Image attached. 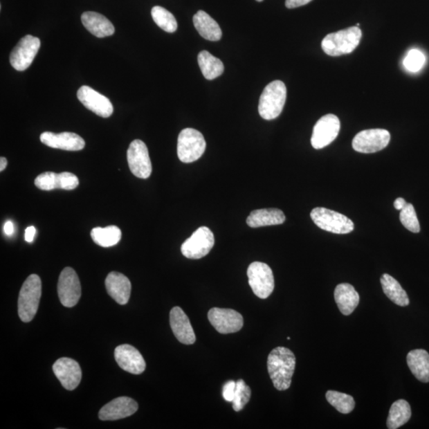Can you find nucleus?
I'll use <instances>...</instances> for the list:
<instances>
[{"label": "nucleus", "instance_id": "nucleus-1", "mask_svg": "<svg viewBox=\"0 0 429 429\" xmlns=\"http://www.w3.org/2000/svg\"><path fill=\"white\" fill-rule=\"evenodd\" d=\"M295 367L296 357L286 347H277L268 356V372L277 390H286L291 387Z\"/></svg>", "mask_w": 429, "mask_h": 429}, {"label": "nucleus", "instance_id": "nucleus-2", "mask_svg": "<svg viewBox=\"0 0 429 429\" xmlns=\"http://www.w3.org/2000/svg\"><path fill=\"white\" fill-rule=\"evenodd\" d=\"M361 39V30L352 26L327 35L322 41V50L331 57L348 55L356 49Z\"/></svg>", "mask_w": 429, "mask_h": 429}, {"label": "nucleus", "instance_id": "nucleus-3", "mask_svg": "<svg viewBox=\"0 0 429 429\" xmlns=\"http://www.w3.org/2000/svg\"><path fill=\"white\" fill-rule=\"evenodd\" d=\"M286 86L281 80L268 84L262 92L259 112L262 119L272 120L281 115L286 101Z\"/></svg>", "mask_w": 429, "mask_h": 429}, {"label": "nucleus", "instance_id": "nucleus-4", "mask_svg": "<svg viewBox=\"0 0 429 429\" xmlns=\"http://www.w3.org/2000/svg\"><path fill=\"white\" fill-rule=\"evenodd\" d=\"M42 296V282L37 275H31L21 288L18 312L21 321L28 323L34 319L39 309Z\"/></svg>", "mask_w": 429, "mask_h": 429}, {"label": "nucleus", "instance_id": "nucleus-5", "mask_svg": "<svg viewBox=\"0 0 429 429\" xmlns=\"http://www.w3.org/2000/svg\"><path fill=\"white\" fill-rule=\"evenodd\" d=\"M314 223L326 232L345 235L355 229V225L345 214L325 208H315L310 214Z\"/></svg>", "mask_w": 429, "mask_h": 429}, {"label": "nucleus", "instance_id": "nucleus-6", "mask_svg": "<svg viewBox=\"0 0 429 429\" xmlns=\"http://www.w3.org/2000/svg\"><path fill=\"white\" fill-rule=\"evenodd\" d=\"M206 149V139L200 131L192 128L181 131L178 139V156L181 162H196L205 153Z\"/></svg>", "mask_w": 429, "mask_h": 429}, {"label": "nucleus", "instance_id": "nucleus-7", "mask_svg": "<svg viewBox=\"0 0 429 429\" xmlns=\"http://www.w3.org/2000/svg\"><path fill=\"white\" fill-rule=\"evenodd\" d=\"M248 282L257 298L266 299L275 289V277L271 268L264 262H255L248 269Z\"/></svg>", "mask_w": 429, "mask_h": 429}, {"label": "nucleus", "instance_id": "nucleus-8", "mask_svg": "<svg viewBox=\"0 0 429 429\" xmlns=\"http://www.w3.org/2000/svg\"><path fill=\"white\" fill-rule=\"evenodd\" d=\"M214 244V235L207 227H201L181 245V253L187 259H200L211 251Z\"/></svg>", "mask_w": 429, "mask_h": 429}, {"label": "nucleus", "instance_id": "nucleus-9", "mask_svg": "<svg viewBox=\"0 0 429 429\" xmlns=\"http://www.w3.org/2000/svg\"><path fill=\"white\" fill-rule=\"evenodd\" d=\"M390 134L384 129H369L357 134L352 141L353 149L363 154L376 153L388 146Z\"/></svg>", "mask_w": 429, "mask_h": 429}, {"label": "nucleus", "instance_id": "nucleus-10", "mask_svg": "<svg viewBox=\"0 0 429 429\" xmlns=\"http://www.w3.org/2000/svg\"><path fill=\"white\" fill-rule=\"evenodd\" d=\"M40 46L41 42L39 37L30 35H26L10 53V64L17 71H26L35 60Z\"/></svg>", "mask_w": 429, "mask_h": 429}, {"label": "nucleus", "instance_id": "nucleus-11", "mask_svg": "<svg viewBox=\"0 0 429 429\" xmlns=\"http://www.w3.org/2000/svg\"><path fill=\"white\" fill-rule=\"evenodd\" d=\"M57 292L59 299L64 307L72 308L78 303L82 296V286L77 273L73 268H64L61 273Z\"/></svg>", "mask_w": 429, "mask_h": 429}, {"label": "nucleus", "instance_id": "nucleus-12", "mask_svg": "<svg viewBox=\"0 0 429 429\" xmlns=\"http://www.w3.org/2000/svg\"><path fill=\"white\" fill-rule=\"evenodd\" d=\"M129 168L138 179H147L152 173L148 148L143 141L136 139L129 147L127 153Z\"/></svg>", "mask_w": 429, "mask_h": 429}, {"label": "nucleus", "instance_id": "nucleus-13", "mask_svg": "<svg viewBox=\"0 0 429 429\" xmlns=\"http://www.w3.org/2000/svg\"><path fill=\"white\" fill-rule=\"evenodd\" d=\"M340 130V121L335 115L329 114L316 123L311 143L314 149H320L329 146L335 140Z\"/></svg>", "mask_w": 429, "mask_h": 429}, {"label": "nucleus", "instance_id": "nucleus-14", "mask_svg": "<svg viewBox=\"0 0 429 429\" xmlns=\"http://www.w3.org/2000/svg\"><path fill=\"white\" fill-rule=\"evenodd\" d=\"M208 318L221 334H235L242 329L244 326L243 316L233 309L213 308L209 310Z\"/></svg>", "mask_w": 429, "mask_h": 429}, {"label": "nucleus", "instance_id": "nucleus-15", "mask_svg": "<svg viewBox=\"0 0 429 429\" xmlns=\"http://www.w3.org/2000/svg\"><path fill=\"white\" fill-rule=\"evenodd\" d=\"M77 98L86 109L100 117L109 118L113 114V105L110 100L89 86L84 85L80 88Z\"/></svg>", "mask_w": 429, "mask_h": 429}, {"label": "nucleus", "instance_id": "nucleus-16", "mask_svg": "<svg viewBox=\"0 0 429 429\" xmlns=\"http://www.w3.org/2000/svg\"><path fill=\"white\" fill-rule=\"evenodd\" d=\"M53 371L63 387L67 390L76 389L82 381V369L78 363L72 358H59L53 364Z\"/></svg>", "mask_w": 429, "mask_h": 429}, {"label": "nucleus", "instance_id": "nucleus-17", "mask_svg": "<svg viewBox=\"0 0 429 429\" xmlns=\"http://www.w3.org/2000/svg\"><path fill=\"white\" fill-rule=\"evenodd\" d=\"M138 409L137 402L127 396L112 400L99 412V418L101 421H116L122 419L136 414Z\"/></svg>", "mask_w": 429, "mask_h": 429}, {"label": "nucleus", "instance_id": "nucleus-18", "mask_svg": "<svg viewBox=\"0 0 429 429\" xmlns=\"http://www.w3.org/2000/svg\"><path fill=\"white\" fill-rule=\"evenodd\" d=\"M116 360L123 371L133 374H140L146 369L141 353L131 345H123L117 347L115 350Z\"/></svg>", "mask_w": 429, "mask_h": 429}, {"label": "nucleus", "instance_id": "nucleus-19", "mask_svg": "<svg viewBox=\"0 0 429 429\" xmlns=\"http://www.w3.org/2000/svg\"><path fill=\"white\" fill-rule=\"evenodd\" d=\"M40 140L47 147L69 150V152H78L85 147L84 139L77 134L72 132L55 134L46 131L42 134Z\"/></svg>", "mask_w": 429, "mask_h": 429}, {"label": "nucleus", "instance_id": "nucleus-20", "mask_svg": "<svg viewBox=\"0 0 429 429\" xmlns=\"http://www.w3.org/2000/svg\"><path fill=\"white\" fill-rule=\"evenodd\" d=\"M170 321L172 331L179 342L185 345H191L196 342L195 332L190 320L180 307L172 309Z\"/></svg>", "mask_w": 429, "mask_h": 429}, {"label": "nucleus", "instance_id": "nucleus-21", "mask_svg": "<svg viewBox=\"0 0 429 429\" xmlns=\"http://www.w3.org/2000/svg\"><path fill=\"white\" fill-rule=\"evenodd\" d=\"M107 293L118 304L125 305L131 297V283L122 273L111 272L105 280Z\"/></svg>", "mask_w": 429, "mask_h": 429}, {"label": "nucleus", "instance_id": "nucleus-22", "mask_svg": "<svg viewBox=\"0 0 429 429\" xmlns=\"http://www.w3.org/2000/svg\"><path fill=\"white\" fill-rule=\"evenodd\" d=\"M334 297L338 308L345 316L351 315L360 300L356 289L348 283L338 285L335 289Z\"/></svg>", "mask_w": 429, "mask_h": 429}, {"label": "nucleus", "instance_id": "nucleus-23", "mask_svg": "<svg viewBox=\"0 0 429 429\" xmlns=\"http://www.w3.org/2000/svg\"><path fill=\"white\" fill-rule=\"evenodd\" d=\"M82 24L91 34L98 37L113 35L115 28L110 20L98 12H87L82 15Z\"/></svg>", "mask_w": 429, "mask_h": 429}, {"label": "nucleus", "instance_id": "nucleus-24", "mask_svg": "<svg viewBox=\"0 0 429 429\" xmlns=\"http://www.w3.org/2000/svg\"><path fill=\"white\" fill-rule=\"evenodd\" d=\"M285 221V214L277 208L257 209L251 212L246 219V223L253 228L279 225Z\"/></svg>", "mask_w": 429, "mask_h": 429}, {"label": "nucleus", "instance_id": "nucleus-25", "mask_svg": "<svg viewBox=\"0 0 429 429\" xmlns=\"http://www.w3.org/2000/svg\"><path fill=\"white\" fill-rule=\"evenodd\" d=\"M193 24L203 39L212 42L221 39L222 30L219 24L203 10H199L193 16Z\"/></svg>", "mask_w": 429, "mask_h": 429}, {"label": "nucleus", "instance_id": "nucleus-26", "mask_svg": "<svg viewBox=\"0 0 429 429\" xmlns=\"http://www.w3.org/2000/svg\"><path fill=\"white\" fill-rule=\"evenodd\" d=\"M407 364L412 374L423 383H429V354L423 349L408 353Z\"/></svg>", "mask_w": 429, "mask_h": 429}, {"label": "nucleus", "instance_id": "nucleus-27", "mask_svg": "<svg viewBox=\"0 0 429 429\" xmlns=\"http://www.w3.org/2000/svg\"><path fill=\"white\" fill-rule=\"evenodd\" d=\"M380 282L385 296L391 302L401 307H405L410 304V299L406 291L392 276L388 273H384L380 279Z\"/></svg>", "mask_w": 429, "mask_h": 429}, {"label": "nucleus", "instance_id": "nucleus-28", "mask_svg": "<svg viewBox=\"0 0 429 429\" xmlns=\"http://www.w3.org/2000/svg\"><path fill=\"white\" fill-rule=\"evenodd\" d=\"M411 407L409 402L400 399L391 405L386 425L389 429H396L410 420Z\"/></svg>", "mask_w": 429, "mask_h": 429}, {"label": "nucleus", "instance_id": "nucleus-29", "mask_svg": "<svg viewBox=\"0 0 429 429\" xmlns=\"http://www.w3.org/2000/svg\"><path fill=\"white\" fill-rule=\"evenodd\" d=\"M198 64L207 80H212L221 77L224 71L223 62L210 53L203 51L198 55Z\"/></svg>", "mask_w": 429, "mask_h": 429}, {"label": "nucleus", "instance_id": "nucleus-30", "mask_svg": "<svg viewBox=\"0 0 429 429\" xmlns=\"http://www.w3.org/2000/svg\"><path fill=\"white\" fill-rule=\"evenodd\" d=\"M94 243L102 248H110L120 243L122 237L121 230L112 225L106 228H95L91 232Z\"/></svg>", "mask_w": 429, "mask_h": 429}, {"label": "nucleus", "instance_id": "nucleus-31", "mask_svg": "<svg viewBox=\"0 0 429 429\" xmlns=\"http://www.w3.org/2000/svg\"><path fill=\"white\" fill-rule=\"evenodd\" d=\"M326 399L343 414H350L356 407V401L352 396L338 391L329 390L326 393Z\"/></svg>", "mask_w": 429, "mask_h": 429}, {"label": "nucleus", "instance_id": "nucleus-32", "mask_svg": "<svg viewBox=\"0 0 429 429\" xmlns=\"http://www.w3.org/2000/svg\"><path fill=\"white\" fill-rule=\"evenodd\" d=\"M152 15L154 23L165 32L174 33L178 29V23L174 16L164 8L154 7L152 10Z\"/></svg>", "mask_w": 429, "mask_h": 429}, {"label": "nucleus", "instance_id": "nucleus-33", "mask_svg": "<svg viewBox=\"0 0 429 429\" xmlns=\"http://www.w3.org/2000/svg\"><path fill=\"white\" fill-rule=\"evenodd\" d=\"M251 396V390L243 379L236 382V389L232 401L233 410L239 412L248 403Z\"/></svg>", "mask_w": 429, "mask_h": 429}, {"label": "nucleus", "instance_id": "nucleus-34", "mask_svg": "<svg viewBox=\"0 0 429 429\" xmlns=\"http://www.w3.org/2000/svg\"><path fill=\"white\" fill-rule=\"evenodd\" d=\"M400 221L403 226L411 232L419 233L421 226L415 208L412 203H408L400 212Z\"/></svg>", "mask_w": 429, "mask_h": 429}, {"label": "nucleus", "instance_id": "nucleus-35", "mask_svg": "<svg viewBox=\"0 0 429 429\" xmlns=\"http://www.w3.org/2000/svg\"><path fill=\"white\" fill-rule=\"evenodd\" d=\"M35 184L39 190L44 191L60 189V176L53 172H46L37 176Z\"/></svg>", "mask_w": 429, "mask_h": 429}, {"label": "nucleus", "instance_id": "nucleus-36", "mask_svg": "<svg viewBox=\"0 0 429 429\" xmlns=\"http://www.w3.org/2000/svg\"><path fill=\"white\" fill-rule=\"evenodd\" d=\"M426 56L418 50H411L408 53L404 60V66L408 71L417 73L425 66Z\"/></svg>", "mask_w": 429, "mask_h": 429}, {"label": "nucleus", "instance_id": "nucleus-37", "mask_svg": "<svg viewBox=\"0 0 429 429\" xmlns=\"http://www.w3.org/2000/svg\"><path fill=\"white\" fill-rule=\"evenodd\" d=\"M60 176V189L64 190H73L79 185L77 176L69 172H63L59 174Z\"/></svg>", "mask_w": 429, "mask_h": 429}, {"label": "nucleus", "instance_id": "nucleus-38", "mask_svg": "<svg viewBox=\"0 0 429 429\" xmlns=\"http://www.w3.org/2000/svg\"><path fill=\"white\" fill-rule=\"evenodd\" d=\"M236 389V383L235 381H228L223 385V396L225 401L232 402Z\"/></svg>", "mask_w": 429, "mask_h": 429}, {"label": "nucleus", "instance_id": "nucleus-39", "mask_svg": "<svg viewBox=\"0 0 429 429\" xmlns=\"http://www.w3.org/2000/svg\"><path fill=\"white\" fill-rule=\"evenodd\" d=\"M311 1L312 0H286V6L289 9H293L304 6Z\"/></svg>", "mask_w": 429, "mask_h": 429}, {"label": "nucleus", "instance_id": "nucleus-40", "mask_svg": "<svg viewBox=\"0 0 429 429\" xmlns=\"http://www.w3.org/2000/svg\"><path fill=\"white\" fill-rule=\"evenodd\" d=\"M36 234V228L34 226L28 227L25 230V240L28 243H32L34 241Z\"/></svg>", "mask_w": 429, "mask_h": 429}, {"label": "nucleus", "instance_id": "nucleus-41", "mask_svg": "<svg viewBox=\"0 0 429 429\" xmlns=\"http://www.w3.org/2000/svg\"><path fill=\"white\" fill-rule=\"evenodd\" d=\"M394 205L396 210L401 211L405 207V206L407 205V202L405 201V199H403V198L399 197L396 198V199L395 200Z\"/></svg>", "mask_w": 429, "mask_h": 429}, {"label": "nucleus", "instance_id": "nucleus-42", "mask_svg": "<svg viewBox=\"0 0 429 429\" xmlns=\"http://www.w3.org/2000/svg\"><path fill=\"white\" fill-rule=\"evenodd\" d=\"M4 233L8 236L12 235L14 233V224L12 221H7L3 227Z\"/></svg>", "mask_w": 429, "mask_h": 429}, {"label": "nucleus", "instance_id": "nucleus-43", "mask_svg": "<svg viewBox=\"0 0 429 429\" xmlns=\"http://www.w3.org/2000/svg\"><path fill=\"white\" fill-rule=\"evenodd\" d=\"M8 165V160L3 157L0 158V171L3 172L5 169H6Z\"/></svg>", "mask_w": 429, "mask_h": 429}, {"label": "nucleus", "instance_id": "nucleus-44", "mask_svg": "<svg viewBox=\"0 0 429 429\" xmlns=\"http://www.w3.org/2000/svg\"><path fill=\"white\" fill-rule=\"evenodd\" d=\"M256 1H257V2H262V1H264V0H256Z\"/></svg>", "mask_w": 429, "mask_h": 429}]
</instances>
